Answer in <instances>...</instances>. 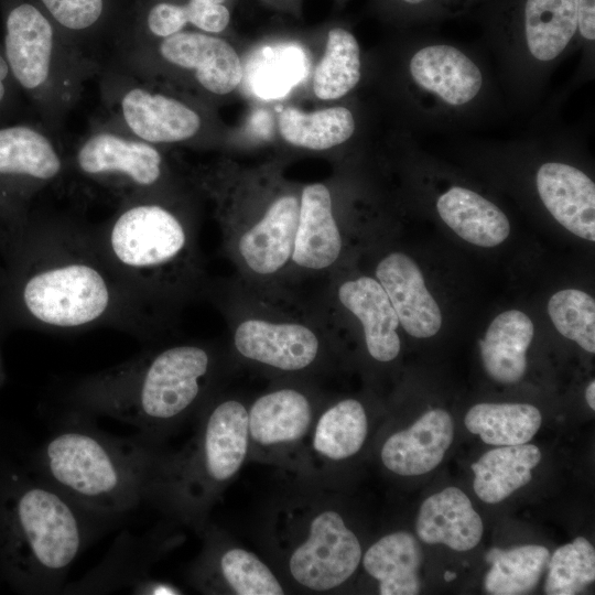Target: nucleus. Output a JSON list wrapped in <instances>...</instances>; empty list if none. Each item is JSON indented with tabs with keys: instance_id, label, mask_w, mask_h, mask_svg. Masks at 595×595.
I'll return each instance as SVG.
<instances>
[{
	"instance_id": "f257e3e1",
	"label": "nucleus",
	"mask_w": 595,
	"mask_h": 595,
	"mask_svg": "<svg viewBox=\"0 0 595 595\" xmlns=\"http://www.w3.org/2000/svg\"><path fill=\"white\" fill-rule=\"evenodd\" d=\"M148 315V305L108 262L94 227L34 209L4 236L0 329L112 327L139 337L147 333Z\"/></svg>"
},
{
	"instance_id": "f03ea898",
	"label": "nucleus",
	"mask_w": 595,
	"mask_h": 595,
	"mask_svg": "<svg viewBox=\"0 0 595 595\" xmlns=\"http://www.w3.org/2000/svg\"><path fill=\"white\" fill-rule=\"evenodd\" d=\"M108 526L29 464L0 468V572L14 589L62 593L74 561Z\"/></svg>"
},
{
	"instance_id": "7ed1b4c3",
	"label": "nucleus",
	"mask_w": 595,
	"mask_h": 595,
	"mask_svg": "<svg viewBox=\"0 0 595 595\" xmlns=\"http://www.w3.org/2000/svg\"><path fill=\"white\" fill-rule=\"evenodd\" d=\"M93 419L66 412L28 464L83 509L110 524L145 500L159 457L153 442L136 433L116 436Z\"/></svg>"
},
{
	"instance_id": "20e7f679",
	"label": "nucleus",
	"mask_w": 595,
	"mask_h": 595,
	"mask_svg": "<svg viewBox=\"0 0 595 595\" xmlns=\"http://www.w3.org/2000/svg\"><path fill=\"white\" fill-rule=\"evenodd\" d=\"M209 365L208 353L194 345L138 355L76 381L65 396L66 412L115 419L153 442L197 401Z\"/></svg>"
},
{
	"instance_id": "39448f33",
	"label": "nucleus",
	"mask_w": 595,
	"mask_h": 595,
	"mask_svg": "<svg viewBox=\"0 0 595 595\" xmlns=\"http://www.w3.org/2000/svg\"><path fill=\"white\" fill-rule=\"evenodd\" d=\"M2 47L12 76L40 117L57 136L79 102L85 85L104 65L77 48L35 4L12 3Z\"/></svg>"
},
{
	"instance_id": "423d86ee",
	"label": "nucleus",
	"mask_w": 595,
	"mask_h": 595,
	"mask_svg": "<svg viewBox=\"0 0 595 595\" xmlns=\"http://www.w3.org/2000/svg\"><path fill=\"white\" fill-rule=\"evenodd\" d=\"M94 228L110 266L148 306L188 246L183 220L161 198L120 203Z\"/></svg>"
},
{
	"instance_id": "0eeeda50",
	"label": "nucleus",
	"mask_w": 595,
	"mask_h": 595,
	"mask_svg": "<svg viewBox=\"0 0 595 595\" xmlns=\"http://www.w3.org/2000/svg\"><path fill=\"white\" fill-rule=\"evenodd\" d=\"M98 79L101 118L133 137L161 148L206 138L208 118L193 97L111 60L105 63Z\"/></svg>"
},
{
	"instance_id": "6e6552de",
	"label": "nucleus",
	"mask_w": 595,
	"mask_h": 595,
	"mask_svg": "<svg viewBox=\"0 0 595 595\" xmlns=\"http://www.w3.org/2000/svg\"><path fill=\"white\" fill-rule=\"evenodd\" d=\"M108 60L139 76L173 87L193 88L203 96H226L239 86L244 76L235 47L219 34L197 30L119 46Z\"/></svg>"
},
{
	"instance_id": "1a4fd4ad",
	"label": "nucleus",
	"mask_w": 595,
	"mask_h": 595,
	"mask_svg": "<svg viewBox=\"0 0 595 595\" xmlns=\"http://www.w3.org/2000/svg\"><path fill=\"white\" fill-rule=\"evenodd\" d=\"M67 158L69 173L105 190L118 204L163 199L169 172L161 147L136 138L102 118L91 122Z\"/></svg>"
},
{
	"instance_id": "9d476101",
	"label": "nucleus",
	"mask_w": 595,
	"mask_h": 595,
	"mask_svg": "<svg viewBox=\"0 0 595 595\" xmlns=\"http://www.w3.org/2000/svg\"><path fill=\"white\" fill-rule=\"evenodd\" d=\"M69 174L56 136L41 122L0 127V227L6 235L30 218L36 197Z\"/></svg>"
},
{
	"instance_id": "9b49d317",
	"label": "nucleus",
	"mask_w": 595,
	"mask_h": 595,
	"mask_svg": "<svg viewBox=\"0 0 595 595\" xmlns=\"http://www.w3.org/2000/svg\"><path fill=\"white\" fill-rule=\"evenodd\" d=\"M361 559L360 543L336 511L327 510L311 522L310 533L290 559V571L301 585L328 591L349 578Z\"/></svg>"
},
{
	"instance_id": "f8f14e48",
	"label": "nucleus",
	"mask_w": 595,
	"mask_h": 595,
	"mask_svg": "<svg viewBox=\"0 0 595 595\" xmlns=\"http://www.w3.org/2000/svg\"><path fill=\"white\" fill-rule=\"evenodd\" d=\"M249 413L245 407L234 400L216 405L209 413L202 433L196 454L199 466L190 472L151 488L148 495L192 470L199 469L206 480L216 483L230 478L241 466L248 447ZM145 497V499H147Z\"/></svg>"
},
{
	"instance_id": "ddd939ff",
	"label": "nucleus",
	"mask_w": 595,
	"mask_h": 595,
	"mask_svg": "<svg viewBox=\"0 0 595 595\" xmlns=\"http://www.w3.org/2000/svg\"><path fill=\"white\" fill-rule=\"evenodd\" d=\"M376 275L408 334L428 338L439 332L442 324L440 307L426 289L421 270L410 257L401 252L390 253L377 266Z\"/></svg>"
},
{
	"instance_id": "4468645a",
	"label": "nucleus",
	"mask_w": 595,
	"mask_h": 595,
	"mask_svg": "<svg viewBox=\"0 0 595 595\" xmlns=\"http://www.w3.org/2000/svg\"><path fill=\"white\" fill-rule=\"evenodd\" d=\"M538 194L555 220L572 234L595 240V184L573 165L548 162L536 175Z\"/></svg>"
},
{
	"instance_id": "2eb2a0df",
	"label": "nucleus",
	"mask_w": 595,
	"mask_h": 595,
	"mask_svg": "<svg viewBox=\"0 0 595 595\" xmlns=\"http://www.w3.org/2000/svg\"><path fill=\"white\" fill-rule=\"evenodd\" d=\"M409 72L419 88L453 107L472 101L484 84L477 64L461 50L446 44L416 51L410 60Z\"/></svg>"
},
{
	"instance_id": "dca6fc26",
	"label": "nucleus",
	"mask_w": 595,
	"mask_h": 595,
	"mask_svg": "<svg viewBox=\"0 0 595 595\" xmlns=\"http://www.w3.org/2000/svg\"><path fill=\"white\" fill-rule=\"evenodd\" d=\"M453 436L451 414L443 409L430 410L409 429L387 439L381 450L382 463L398 475L426 474L442 462Z\"/></svg>"
},
{
	"instance_id": "f3484780",
	"label": "nucleus",
	"mask_w": 595,
	"mask_h": 595,
	"mask_svg": "<svg viewBox=\"0 0 595 595\" xmlns=\"http://www.w3.org/2000/svg\"><path fill=\"white\" fill-rule=\"evenodd\" d=\"M235 345L242 356L283 370L305 368L318 349L317 338L307 327L262 320L242 322L236 329Z\"/></svg>"
},
{
	"instance_id": "a211bd4d",
	"label": "nucleus",
	"mask_w": 595,
	"mask_h": 595,
	"mask_svg": "<svg viewBox=\"0 0 595 595\" xmlns=\"http://www.w3.org/2000/svg\"><path fill=\"white\" fill-rule=\"evenodd\" d=\"M415 529L425 543L467 551L479 543L484 526L466 494L457 487H446L422 502Z\"/></svg>"
},
{
	"instance_id": "6ab92c4d",
	"label": "nucleus",
	"mask_w": 595,
	"mask_h": 595,
	"mask_svg": "<svg viewBox=\"0 0 595 595\" xmlns=\"http://www.w3.org/2000/svg\"><path fill=\"white\" fill-rule=\"evenodd\" d=\"M231 0H191L186 7L164 0H153L143 13L140 24L122 36L116 47L156 41L175 33L194 30L220 34L231 21ZM115 51V50H113Z\"/></svg>"
},
{
	"instance_id": "aec40b11",
	"label": "nucleus",
	"mask_w": 595,
	"mask_h": 595,
	"mask_svg": "<svg viewBox=\"0 0 595 595\" xmlns=\"http://www.w3.org/2000/svg\"><path fill=\"white\" fill-rule=\"evenodd\" d=\"M299 210L298 198L283 195L241 236L239 251L251 270L269 274L285 264L294 249Z\"/></svg>"
},
{
	"instance_id": "412c9836",
	"label": "nucleus",
	"mask_w": 595,
	"mask_h": 595,
	"mask_svg": "<svg viewBox=\"0 0 595 595\" xmlns=\"http://www.w3.org/2000/svg\"><path fill=\"white\" fill-rule=\"evenodd\" d=\"M342 239L332 212L328 188L314 183L303 188L292 260L309 269H324L338 258Z\"/></svg>"
},
{
	"instance_id": "4be33fe9",
	"label": "nucleus",
	"mask_w": 595,
	"mask_h": 595,
	"mask_svg": "<svg viewBox=\"0 0 595 595\" xmlns=\"http://www.w3.org/2000/svg\"><path fill=\"white\" fill-rule=\"evenodd\" d=\"M343 305L364 326L369 354L379 361H390L400 351L397 334L399 318L381 284L369 277L343 283L338 290Z\"/></svg>"
},
{
	"instance_id": "5701e85b",
	"label": "nucleus",
	"mask_w": 595,
	"mask_h": 595,
	"mask_svg": "<svg viewBox=\"0 0 595 595\" xmlns=\"http://www.w3.org/2000/svg\"><path fill=\"white\" fill-rule=\"evenodd\" d=\"M436 209L456 235L473 245L495 247L509 236L510 224L502 210L472 190L451 187L439 197Z\"/></svg>"
},
{
	"instance_id": "b1692460",
	"label": "nucleus",
	"mask_w": 595,
	"mask_h": 595,
	"mask_svg": "<svg viewBox=\"0 0 595 595\" xmlns=\"http://www.w3.org/2000/svg\"><path fill=\"white\" fill-rule=\"evenodd\" d=\"M533 333V324L524 313L510 310L499 314L479 343L486 372L501 383L518 382L527 370Z\"/></svg>"
},
{
	"instance_id": "393cba45",
	"label": "nucleus",
	"mask_w": 595,
	"mask_h": 595,
	"mask_svg": "<svg viewBox=\"0 0 595 595\" xmlns=\"http://www.w3.org/2000/svg\"><path fill=\"white\" fill-rule=\"evenodd\" d=\"M423 553L409 532L398 531L382 537L364 555L366 572L379 582L381 595L420 593L419 570Z\"/></svg>"
},
{
	"instance_id": "a878e982",
	"label": "nucleus",
	"mask_w": 595,
	"mask_h": 595,
	"mask_svg": "<svg viewBox=\"0 0 595 595\" xmlns=\"http://www.w3.org/2000/svg\"><path fill=\"white\" fill-rule=\"evenodd\" d=\"M541 452L532 444L500 446L486 452L472 465L474 490L487 504H497L527 485Z\"/></svg>"
},
{
	"instance_id": "bb28decb",
	"label": "nucleus",
	"mask_w": 595,
	"mask_h": 595,
	"mask_svg": "<svg viewBox=\"0 0 595 595\" xmlns=\"http://www.w3.org/2000/svg\"><path fill=\"white\" fill-rule=\"evenodd\" d=\"M522 21L529 53L540 62L553 61L577 32V0H526Z\"/></svg>"
},
{
	"instance_id": "cd10ccee",
	"label": "nucleus",
	"mask_w": 595,
	"mask_h": 595,
	"mask_svg": "<svg viewBox=\"0 0 595 595\" xmlns=\"http://www.w3.org/2000/svg\"><path fill=\"white\" fill-rule=\"evenodd\" d=\"M311 407L293 389H282L260 397L249 412V433L263 445L291 442L309 429Z\"/></svg>"
},
{
	"instance_id": "c85d7f7f",
	"label": "nucleus",
	"mask_w": 595,
	"mask_h": 595,
	"mask_svg": "<svg viewBox=\"0 0 595 595\" xmlns=\"http://www.w3.org/2000/svg\"><path fill=\"white\" fill-rule=\"evenodd\" d=\"M279 132L290 144L323 151L346 142L355 132L351 111L342 106L304 112L294 107L283 109L278 118Z\"/></svg>"
},
{
	"instance_id": "c756f323",
	"label": "nucleus",
	"mask_w": 595,
	"mask_h": 595,
	"mask_svg": "<svg viewBox=\"0 0 595 595\" xmlns=\"http://www.w3.org/2000/svg\"><path fill=\"white\" fill-rule=\"evenodd\" d=\"M540 411L527 403H478L465 415V426L496 446L528 443L540 429Z\"/></svg>"
},
{
	"instance_id": "7c9ffc66",
	"label": "nucleus",
	"mask_w": 595,
	"mask_h": 595,
	"mask_svg": "<svg viewBox=\"0 0 595 595\" xmlns=\"http://www.w3.org/2000/svg\"><path fill=\"white\" fill-rule=\"evenodd\" d=\"M361 76L360 48L343 26L327 31L325 50L313 74V93L321 100H336L351 91Z\"/></svg>"
},
{
	"instance_id": "2f4dec72",
	"label": "nucleus",
	"mask_w": 595,
	"mask_h": 595,
	"mask_svg": "<svg viewBox=\"0 0 595 595\" xmlns=\"http://www.w3.org/2000/svg\"><path fill=\"white\" fill-rule=\"evenodd\" d=\"M490 569L484 586L494 595H519L531 592L548 566L550 552L537 544L509 550L491 548L485 556Z\"/></svg>"
},
{
	"instance_id": "473e14b6",
	"label": "nucleus",
	"mask_w": 595,
	"mask_h": 595,
	"mask_svg": "<svg viewBox=\"0 0 595 595\" xmlns=\"http://www.w3.org/2000/svg\"><path fill=\"white\" fill-rule=\"evenodd\" d=\"M39 3L77 48L105 65L108 55L98 35L107 11L106 0H39Z\"/></svg>"
},
{
	"instance_id": "72a5a7b5",
	"label": "nucleus",
	"mask_w": 595,
	"mask_h": 595,
	"mask_svg": "<svg viewBox=\"0 0 595 595\" xmlns=\"http://www.w3.org/2000/svg\"><path fill=\"white\" fill-rule=\"evenodd\" d=\"M368 421L360 402L346 399L325 411L320 418L313 439L314 448L332 459H344L363 446Z\"/></svg>"
},
{
	"instance_id": "f704fd0d",
	"label": "nucleus",
	"mask_w": 595,
	"mask_h": 595,
	"mask_svg": "<svg viewBox=\"0 0 595 595\" xmlns=\"http://www.w3.org/2000/svg\"><path fill=\"white\" fill-rule=\"evenodd\" d=\"M544 593L574 595L595 580V550L584 537L558 548L548 563Z\"/></svg>"
},
{
	"instance_id": "c9c22d12",
	"label": "nucleus",
	"mask_w": 595,
	"mask_h": 595,
	"mask_svg": "<svg viewBox=\"0 0 595 595\" xmlns=\"http://www.w3.org/2000/svg\"><path fill=\"white\" fill-rule=\"evenodd\" d=\"M548 312L559 333L595 353V301L591 295L576 289L559 291L549 300Z\"/></svg>"
},
{
	"instance_id": "e433bc0d",
	"label": "nucleus",
	"mask_w": 595,
	"mask_h": 595,
	"mask_svg": "<svg viewBox=\"0 0 595 595\" xmlns=\"http://www.w3.org/2000/svg\"><path fill=\"white\" fill-rule=\"evenodd\" d=\"M227 584L239 595H282L283 588L270 569L253 553L230 549L219 560Z\"/></svg>"
},
{
	"instance_id": "4c0bfd02",
	"label": "nucleus",
	"mask_w": 595,
	"mask_h": 595,
	"mask_svg": "<svg viewBox=\"0 0 595 595\" xmlns=\"http://www.w3.org/2000/svg\"><path fill=\"white\" fill-rule=\"evenodd\" d=\"M22 98L0 44V127L13 122L20 112Z\"/></svg>"
},
{
	"instance_id": "58836bf2",
	"label": "nucleus",
	"mask_w": 595,
	"mask_h": 595,
	"mask_svg": "<svg viewBox=\"0 0 595 595\" xmlns=\"http://www.w3.org/2000/svg\"><path fill=\"white\" fill-rule=\"evenodd\" d=\"M577 31L584 40H595V0H577Z\"/></svg>"
},
{
	"instance_id": "ea45409f",
	"label": "nucleus",
	"mask_w": 595,
	"mask_h": 595,
	"mask_svg": "<svg viewBox=\"0 0 595 595\" xmlns=\"http://www.w3.org/2000/svg\"><path fill=\"white\" fill-rule=\"evenodd\" d=\"M129 589L132 594H180V591L176 587H173L164 582L149 580L148 577L138 581Z\"/></svg>"
},
{
	"instance_id": "a19ab883",
	"label": "nucleus",
	"mask_w": 595,
	"mask_h": 595,
	"mask_svg": "<svg viewBox=\"0 0 595 595\" xmlns=\"http://www.w3.org/2000/svg\"><path fill=\"white\" fill-rule=\"evenodd\" d=\"M266 3L270 4L280 10L289 12H299L301 0H262Z\"/></svg>"
},
{
	"instance_id": "79ce46f5",
	"label": "nucleus",
	"mask_w": 595,
	"mask_h": 595,
	"mask_svg": "<svg viewBox=\"0 0 595 595\" xmlns=\"http://www.w3.org/2000/svg\"><path fill=\"white\" fill-rule=\"evenodd\" d=\"M585 398L592 410L595 409V381L592 380L586 388Z\"/></svg>"
},
{
	"instance_id": "37998d69",
	"label": "nucleus",
	"mask_w": 595,
	"mask_h": 595,
	"mask_svg": "<svg viewBox=\"0 0 595 595\" xmlns=\"http://www.w3.org/2000/svg\"><path fill=\"white\" fill-rule=\"evenodd\" d=\"M401 6L414 7L423 3H429L432 0H392Z\"/></svg>"
},
{
	"instance_id": "c03bdc74",
	"label": "nucleus",
	"mask_w": 595,
	"mask_h": 595,
	"mask_svg": "<svg viewBox=\"0 0 595 595\" xmlns=\"http://www.w3.org/2000/svg\"><path fill=\"white\" fill-rule=\"evenodd\" d=\"M6 378H7L6 368H4L3 357H2V353H1V348H0V389L4 385Z\"/></svg>"
},
{
	"instance_id": "a18cd8bd",
	"label": "nucleus",
	"mask_w": 595,
	"mask_h": 595,
	"mask_svg": "<svg viewBox=\"0 0 595 595\" xmlns=\"http://www.w3.org/2000/svg\"><path fill=\"white\" fill-rule=\"evenodd\" d=\"M454 578H456V573H455V572L446 571V572L444 573V580H445L446 582H450V581H452V580H454Z\"/></svg>"
},
{
	"instance_id": "49530a36",
	"label": "nucleus",
	"mask_w": 595,
	"mask_h": 595,
	"mask_svg": "<svg viewBox=\"0 0 595 595\" xmlns=\"http://www.w3.org/2000/svg\"><path fill=\"white\" fill-rule=\"evenodd\" d=\"M3 239H4V232L0 227V267H1V259H2Z\"/></svg>"
},
{
	"instance_id": "de8ad7c7",
	"label": "nucleus",
	"mask_w": 595,
	"mask_h": 595,
	"mask_svg": "<svg viewBox=\"0 0 595 595\" xmlns=\"http://www.w3.org/2000/svg\"><path fill=\"white\" fill-rule=\"evenodd\" d=\"M338 1H342V0H338Z\"/></svg>"
}]
</instances>
